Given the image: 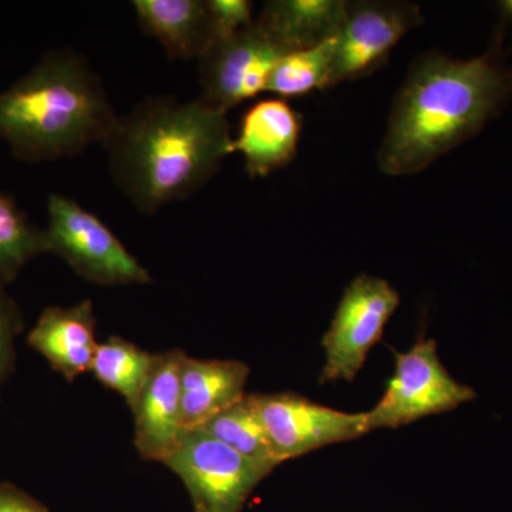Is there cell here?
Instances as JSON below:
<instances>
[{"mask_svg": "<svg viewBox=\"0 0 512 512\" xmlns=\"http://www.w3.org/2000/svg\"><path fill=\"white\" fill-rule=\"evenodd\" d=\"M301 131V114L288 101L259 100L245 111L232 153L242 154L249 177H268L295 158Z\"/></svg>", "mask_w": 512, "mask_h": 512, "instance_id": "12", "label": "cell"}, {"mask_svg": "<svg viewBox=\"0 0 512 512\" xmlns=\"http://www.w3.org/2000/svg\"><path fill=\"white\" fill-rule=\"evenodd\" d=\"M163 464L183 481L195 510L204 512H242L256 485L272 473L201 429L185 431Z\"/></svg>", "mask_w": 512, "mask_h": 512, "instance_id": "6", "label": "cell"}, {"mask_svg": "<svg viewBox=\"0 0 512 512\" xmlns=\"http://www.w3.org/2000/svg\"><path fill=\"white\" fill-rule=\"evenodd\" d=\"M512 94L501 37L484 55L451 59L427 52L414 60L394 97L377 164L390 177L420 173L470 140Z\"/></svg>", "mask_w": 512, "mask_h": 512, "instance_id": "1", "label": "cell"}, {"mask_svg": "<svg viewBox=\"0 0 512 512\" xmlns=\"http://www.w3.org/2000/svg\"><path fill=\"white\" fill-rule=\"evenodd\" d=\"M45 229L49 254H56L77 275L100 286L146 285V268L113 231L72 198L52 194L47 200Z\"/></svg>", "mask_w": 512, "mask_h": 512, "instance_id": "4", "label": "cell"}, {"mask_svg": "<svg viewBox=\"0 0 512 512\" xmlns=\"http://www.w3.org/2000/svg\"><path fill=\"white\" fill-rule=\"evenodd\" d=\"M399 305V293L384 279L365 274L353 279L323 336L326 362L319 382H353Z\"/></svg>", "mask_w": 512, "mask_h": 512, "instance_id": "7", "label": "cell"}, {"mask_svg": "<svg viewBox=\"0 0 512 512\" xmlns=\"http://www.w3.org/2000/svg\"><path fill=\"white\" fill-rule=\"evenodd\" d=\"M184 350L158 353L153 373L134 409V446L148 461L163 464L185 434L181 410Z\"/></svg>", "mask_w": 512, "mask_h": 512, "instance_id": "11", "label": "cell"}, {"mask_svg": "<svg viewBox=\"0 0 512 512\" xmlns=\"http://www.w3.org/2000/svg\"><path fill=\"white\" fill-rule=\"evenodd\" d=\"M501 9H503L505 16L512 19V0H505V2H501Z\"/></svg>", "mask_w": 512, "mask_h": 512, "instance_id": "24", "label": "cell"}, {"mask_svg": "<svg viewBox=\"0 0 512 512\" xmlns=\"http://www.w3.org/2000/svg\"><path fill=\"white\" fill-rule=\"evenodd\" d=\"M156 362L154 353L120 336H110L97 346L90 372L107 389L119 393L133 410Z\"/></svg>", "mask_w": 512, "mask_h": 512, "instance_id": "17", "label": "cell"}, {"mask_svg": "<svg viewBox=\"0 0 512 512\" xmlns=\"http://www.w3.org/2000/svg\"><path fill=\"white\" fill-rule=\"evenodd\" d=\"M194 512H204V511H201V510H195V508H194Z\"/></svg>", "mask_w": 512, "mask_h": 512, "instance_id": "25", "label": "cell"}, {"mask_svg": "<svg viewBox=\"0 0 512 512\" xmlns=\"http://www.w3.org/2000/svg\"><path fill=\"white\" fill-rule=\"evenodd\" d=\"M23 320L18 305L0 285V386L8 379L15 363V339Z\"/></svg>", "mask_w": 512, "mask_h": 512, "instance_id": "22", "label": "cell"}, {"mask_svg": "<svg viewBox=\"0 0 512 512\" xmlns=\"http://www.w3.org/2000/svg\"><path fill=\"white\" fill-rule=\"evenodd\" d=\"M232 140L224 111L154 96L119 116L103 148L114 183L150 215L204 187L232 154Z\"/></svg>", "mask_w": 512, "mask_h": 512, "instance_id": "2", "label": "cell"}, {"mask_svg": "<svg viewBox=\"0 0 512 512\" xmlns=\"http://www.w3.org/2000/svg\"><path fill=\"white\" fill-rule=\"evenodd\" d=\"M345 9L346 0H271L256 20L293 52L336 36Z\"/></svg>", "mask_w": 512, "mask_h": 512, "instance_id": "16", "label": "cell"}, {"mask_svg": "<svg viewBox=\"0 0 512 512\" xmlns=\"http://www.w3.org/2000/svg\"><path fill=\"white\" fill-rule=\"evenodd\" d=\"M138 23L173 60L200 59L212 43L205 0H136Z\"/></svg>", "mask_w": 512, "mask_h": 512, "instance_id": "15", "label": "cell"}, {"mask_svg": "<svg viewBox=\"0 0 512 512\" xmlns=\"http://www.w3.org/2000/svg\"><path fill=\"white\" fill-rule=\"evenodd\" d=\"M289 53L255 19L228 39L217 40L198 59L200 100L212 109H234L266 90L276 64Z\"/></svg>", "mask_w": 512, "mask_h": 512, "instance_id": "8", "label": "cell"}, {"mask_svg": "<svg viewBox=\"0 0 512 512\" xmlns=\"http://www.w3.org/2000/svg\"><path fill=\"white\" fill-rule=\"evenodd\" d=\"M281 463L369 433L365 413H345L296 393L248 394Z\"/></svg>", "mask_w": 512, "mask_h": 512, "instance_id": "10", "label": "cell"}, {"mask_svg": "<svg viewBox=\"0 0 512 512\" xmlns=\"http://www.w3.org/2000/svg\"><path fill=\"white\" fill-rule=\"evenodd\" d=\"M249 367L239 360H204L185 356L181 367V410L185 430L202 424L241 402Z\"/></svg>", "mask_w": 512, "mask_h": 512, "instance_id": "14", "label": "cell"}, {"mask_svg": "<svg viewBox=\"0 0 512 512\" xmlns=\"http://www.w3.org/2000/svg\"><path fill=\"white\" fill-rule=\"evenodd\" d=\"M49 254L45 229L29 220L12 198L0 191V285L15 281L28 262Z\"/></svg>", "mask_w": 512, "mask_h": 512, "instance_id": "20", "label": "cell"}, {"mask_svg": "<svg viewBox=\"0 0 512 512\" xmlns=\"http://www.w3.org/2000/svg\"><path fill=\"white\" fill-rule=\"evenodd\" d=\"M423 23L419 5L404 0L346 2L336 33L330 87L369 76L389 60L394 47Z\"/></svg>", "mask_w": 512, "mask_h": 512, "instance_id": "9", "label": "cell"}, {"mask_svg": "<svg viewBox=\"0 0 512 512\" xmlns=\"http://www.w3.org/2000/svg\"><path fill=\"white\" fill-rule=\"evenodd\" d=\"M476 392L441 365L434 339H419L409 352L396 353V369L380 402L365 413L366 429H397L404 424L457 409Z\"/></svg>", "mask_w": 512, "mask_h": 512, "instance_id": "5", "label": "cell"}, {"mask_svg": "<svg viewBox=\"0 0 512 512\" xmlns=\"http://www.w3.org/2000/svg\"><path fill=\"white\" fill-rule=\"evenodd\" d=\"M198 429L268 470L274 471L282 464L249 402L248 394L241 402L212 417Z\"/></svg>", "mask_w": 512, "mask_h": 512, "instance_id": "19", "label": "cell"}, {"mask_svg": "<svg viewBox=\"0 0 512 512\" xmlns=\"http://www.w3.org/2000/svg\"><path fill=\"white\" fill-rule=\"evenodd\" d=\"M0 512H50L15 485L0 483Z\"/></svg>", "mask_w": 512, "mask_h": 512, "instance_id": "23", "label": "cell"}, {"mask_svg": "<svg viewBox=\"0 0 512 512\" xmlns=\"http://www.w3.org/2000/svg\"><path fill=\"white\" fill-rule=\"evenodd\" d=\"M212 29V43L237 35L255 22L248 0H205Z\"/></svg>", "mask_w": 512, "mask_h": 512, "instance_id": "21", "label": "cell"}, {"mask_svg": "<svg viewBox=\"0 0 512 512\" xmlns=\"http://www.w3.org/2000/svg\"><path fill=\"white\" fill-rule=\"evenodd\" d=\"M28 343L67 382L90 372L99 346L93 302L86 299L70 308L49 306L30 330Z\"/></svg>", "mask_w": 512, "mask_h": 512, "instance_id": "13", "label": "cell"}, {"mask_svg": "<svg viewBox=\"0 0 512 512\" xmlns=\"http://www.w3.org/2000/svg\"><path fill=\"white\" fill-rule=\"evenodd\" d=\"M335 52L336 36H333L308 49L286 53L269 76L265 92L286 100L330 87Z\"/></svg>", "mask_w": 512, "mask_h": 512, "instance_id": "18", "label": "cell"}, {"mask_svg": "<svg viewBox=\"0 0 512 512\" xmlns=\"http://www.w3.org/2000/svg\"><path fill=\"white\" fill-rule=\"evenodd\" d=\"M117 120L99 74L73 50H52L0 93V140L25 163L103 146Z\"/></svg>", "mask_w": 512, "mask_h": 512, "instance_id": "3", "label": "cell"}]
</instances>
